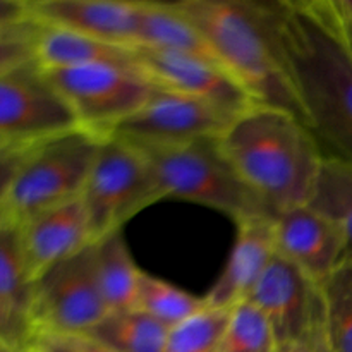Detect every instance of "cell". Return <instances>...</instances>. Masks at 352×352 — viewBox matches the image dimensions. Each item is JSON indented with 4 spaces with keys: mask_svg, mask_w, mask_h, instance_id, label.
Wrapping results in <instances>:
<instances>
[{
    "mask_svg": "<svg viewBox=\"0 0 352 352\" xmlns=\"http://www.w3.org/2000/svg\"><path fill=\"white\" fill-rule=\"evenodd\" d=\"M298 96L305 124L327 157L352 164V40L332 0L258 2Z\"/></svg>",
    "mask_w": 352,
    "mask_h": 352,
    "instance_id": "cell-1",
    "label": "cell"
},
{
    "mask_svg": "<svg viewBox=\"0 0 352 352\" xmlns=\"http://www.w3.org/2000/svg\"><path fill=\"white\" fill-rule=\"evenodd\" d=\"M223 155L274 217L308 205L325 151L294 113L254 105L219 138Z\"/></svg>",
    "mask_w": 352,
    "mask_h": 352,
    "instance_id": "cell-2",
    "label": "cell"
},
{
    "mask_svg": "<svg viewBox=\"0 0 352 352\" xmlns=\"http://www.w3.org/2000/svg\"><path fill=\"white\" fill-rule=\"evenodd\" d=\"M172 6L198 28L219 64L256 105L285 110L305 122L298 96L272 43L258 2L177 0Z\"/></svg>",
    "mask_w": 352,
    "mask_h": 352,
    "instance_id": "cell-3",
    "label": "cell"
},
{
    "mask_svg": "<svg viewBox=\"0 0 352 352\" xmlns=\"http://www.w3.org/2000/svg\"><path fill=\"white\" fill-rule=\"evenodd\" d=\"M136 148L143 151L150 165L155 203L165 198L198 203L226 213L236 223L274 217L234 170L219 138Z\"/></svg>",
    "mask_w": 352,
    "mask_h": 352,
    "instance_id": "cell-4",
    "label": "cell"
},
{
    "mask_svg": "<svg viewBox=\"0 0 352 352\" xmlns=\"http://www.w3.org/2000/svg\"><path fill=\"white\" fill-rule=\"evenodd\" d=\"M43 72L71 109L79 129L98 140H109L160 89L136 64H91Z\"/></svg>",
    "mask_w": 352,
    "mask_h": 352,
    "instance_id": "cell-5",
    "label": "cell"
},
{
    "mask_svg": "<svg viewBox=\"0 0 352 352\" xmlns=\"http://www.w3.org/2000/svg\"><path fill=\"white\" fill-rule=\"evenodd\" d=\"M102 141L74 129L34 144L3 201L6 208L23 222L43 210L81 198Z\"/></svg>",
    "mask_w": 352,
    "mask_h": 352,
    "instance_id": "cell-6",
    "label": "cell"
},
{
    "mask_svg": "<svg viewBox=\"0 0 352 352\" xmlns=\"http://www.w3.org/2000/svg\"><path fill=\"white\" fill-rule=\"evenodd\" d=\"M81 199L93 243L122 230L127 220L155 203L150 165L143 151L116 138L103 140Z\"/></svg>",
    "mask_w": 352,
    "mask_h": 352,
    "instance_id": "cell-7",
    "label": "cell"
},
{
    "mask_svg": "<svg viewBox=\"0 0 352 352\" xmlns=\"http://www.w3.org/2000/svg\"><path fill=\"white\" fill-rule=\"evenodd\" d=\"M109 313L96 277L93 244L33 284L30 320L36 336H85Z\"/></svg>",
    "mask_w": 352,
    "mask_h": 352,
    "instance_id": "cell-8",
    "label": "cell"
},
{
    "mask_svg": "<svg viewBox=\"0 0 352 352\" xmlns=\"http://www.w3.org/2000/svg\"><path fill=\"white\" fill-rule=\"evenodd\" d=\"M79 129L36 60L0 74V144L34 146Z\"/></svg>",
    "mask_w": 352,
    "mask_h": 352,
    "instance_id": "cell-9",
    "label": "cell"
},
{
    "mask_svg": "<svg viewBox=\"0 0 352 352\" xmlns=\"http://www.w3.org/2000/svg\"><path fill=\"white\" fill-rule=\"evenodd\" d=\"M234 119L236 117L212 103L160 88L110 138L127 141L134 146H170L220 138Z\"/></svg>",
    "mask_w": 352,
    "mask_h": 352,
    "instance_id": "cell-10",
    "label": "cell"
},
{
    "mask_svg": "<svg viewBox=\"0 0 352 352\" xmlns=\"http://www.w3.org/2000/svg\"><path fill=\"white\" fill-rule=\"evenodd\" d=\"M248 302L265 316L277 346L302 339L325 320L322 287L278 254L261 275Z\"/></svg>",
    "mask_w": 352,
    "mask_h": 352,
    "instance_id": "cell-11",
    "label": "cell"
},
{
    "mask_svg": "<svg viewBox=\"0 0 352 352\" xmlns=\"http://www.w3.org/2000/svg\"><path fill=\"white\" fill-rule=\"evenodd\" d=\"M138 67L162 89L182 93L237 117L256 103L219 64L195 55L134 47Z\"/></svg>",
    "mask_w": 352,
    "mask_h": 352,
    "instance_id": "cell-12",
    "label": "cell"
},
{
    "mask_svg": "<svg viewBox=\"0 0 352 352\" xmlns=\"http://www.w3.org/2000/svg\"><path fill=\"white\" fill-rule=\"evenodd\" d=\"M274 234L278 256L320 287L346 260V239L340 229L311 205L275 217Z\"/></svg>",
    "mask_w": 352,
    "mask_h": 352,
    "instance_id": "cell-13",
    "label": "cell"
},
{
    "mask_svg": "<svg viewBox=\"0 0 352 352\" xmlns=\"http://www.w3.org/2000/svg\"><path fill=\"white\" fill-rule=\"evenodd\" d=\"M30 12L41 26L133 48L140 30L141 0H30Z\"/></svg>",
    "mask_w": 352,
    "mask_h": 352,
    "instance_id": "cell-14",
    "label": "cell"
},
{
    "mask_svg": "<svg viewBox=\"0 0 352 352\" xmlns=\"http://www.w3.org/2000/svg\"><path fill=\"white\" fill-rule=\"evenodd\" d=\"M21 223L28 274L33 284L55 265L93 244L88 213L81 198L43 210Z\"/></svg>",
    "mask_w": 352,
    "mask_h": 352,
    "instance_id": "cell-15",
    "label": "cell"
},
{
    "mask_svg": "<svg viewBox=\"0 0 352 352\" xmlns=\"http://www.w3.org/2000/svg\"><path fill=\"white\" fill-rule=\"evenodd\" d=\"M274 219L256 217L236 223L237 234L229 260L208 294L203 296L206 308L232 309L248 301L277 254Z\"/></svg>",
    "mask_w": 352,
    "mask_h": 352,
    "instance_id": "cell-16",
    "label": "cell"
},
{
    "mask_svg": "<svg viewBox=\"0 0 352 352\" xmlns=\"http://www.w3.org/2000/svg\"><path fill=\"white\" fill-rule=\"evenodd\" d=\"M34 60L47 72L91 64H136L133 48L48 26H41L38 34Z\"/></svg>",
    "mask_w": 352,
    "mask_h": 352,
    "instance_id": "cell-17",
    "label": "cell"
},
{
    "mask_svg": "<svg viewBox=\"0 0 352 352\" xmlns=\"http://www.w3.org/2000/svg\"><path fill=\"white\" fill-rule=\"evenodd\" d=\"M134 47L179 52L219 64L205 36L172 6V2L141 0L140 30Z\"/></svg>",
    "mask_w": 352,
    "mask_h": 352,
    "instance_id": "cell-18",
    "label": "cell"
},
{
    "mask_svg": "<svg viewBox=\"0 0 352 352\" xmlns=\"http://www.w3.org/2000/svg\"><path fill=\"white\" fill-rule=\"evenodd\" d=\"M93 250L100 291L109 311H126L136 308L143 272L134 263L122 230L109 234L93 243Z\"/></svg>",
    "mask_w": 352,
    "mask_h": 352,
    "instance_id": "cell-19",
    "label": "cell"
},
{
    "mask_svg": "<svg viewBox=\"0 0 352 352\" xmlns=\"http://www.w3.org/2000/svg\"><path fill=\"white\" fill-rule=\"evenodd\" d=\"M0 298L30 320L33 282L24 256L23 223L6 205H0Z\"/></svg>",
    "mask_w": 352,
    "mask_h": 352,
    "instance_id": "cell-20",
    "label": "cell"
},
{
    "mask_svg": "<svg viewBox=\"0 0 352 352\" xmlns=\"http://www.w3.org/2000/svg\"><path fill=\"white\" fill-rule=\"evenodd\" d=\"M168 332L170 329L134 308L109 313L85 336L116 352H164Z\"/></svg>",
    "mask_w": 352,
    "mask_h": 352,
    "instance_id": "cell-21",
    "label": "cell"
},
{
    "mask_svg": "<svg viewBox=\"0 0 352 352\" xmlns=\"http://www.w3.org/2000/svg\"><path fill=\"white\" fill-rule=\"evenodd\" d=\"M308 205L339 227L346 239V260H352V164L325 157Z\"/></svg>",
    "mask_w": 352,
    "mask_h": 352,
    "instance_id": "cell-22",
    "label": "cell"
},
{
    "mask_svg": "<svg viewBox=\"0 0 352 352\" xmlns=\"http://www.w3.org/2000/svg\"><path fill=\"white\" fill-rule=\"evenodd\" d=\"M205 308V298H198L164 278L144 272L141 275L136 309L150 315L167 329H174Z\"/></svg>",
    "mask_w": 352,
    "mask_h": 352,
    "instance_id": "cell-23",
    "label": "cell"
},
{
    "mask_svg": "<svg viewBox=\"0 0 352 352\" xmlns=\"http://www.w3.org/2000/svg\"><path fill=\"white\" fill-rule=\"evenodd\" d=\"M322 296L330 352H352V260L330 275Z\"/></svg>",
    "mask_w": 352,
    "mask_h": 352,
    "instance_id": "cell-24",
    "label": "cell"
},
{
    "mask_svg": "<svg viewBox=\"0 0 352 352\" xmlns=\"http://www.w3.org/2000/svg\"><path fill=\"white\" fill-rule=\"evenodd\" d=\"M274 332L265 316L251 302L244 301L230 309L219 352H275Z\"/></svg>",
    "mask_w": 352,
    "mask_h": 352,
    "instance_id": "cell-25",
    "label": "cell"
},
{
    "mask_svg": "<svg viewBox=\"0 0 352 352\" xmlns=\"http://www.w3.org/2000/svg\"><path fill=\"white\" fill-rule=\"evenodd\" d=\"M230 309L205 308L170 329L164 352H219Z\"/></svg>",
    "mask_w": 352,
    "mask_h": 352,
    "instance_id": "cell-26",
    "label": "cell"
},
{
    "mask_svg": "<svg viewBox=\"0 0 352 352\" xmlns=\"http://www.w3.org/2000/svg\"><path fill=\"white\" fill-rule=\"evenodd\" d=\"M41 31L36 21L0 31V74L34 60V45Z\"/></svg>",
    "mask_w": 352,
    "mask_h": 352,
    "instance_id": "cell-27",
    "label": "cell"
},
{
    "mask_svg": "<svg viewBox=\"0 0 352 352\" xmlns=\"http://www.w3.org/2000/svg\"><path fill=\"white\" fill-rule=\"evenodd\" d=\"M36 332L33 325L24 315L10 308L2 298H0V342L9 346L10 349L19 352H31Z\"/></svg>",
    "mask_w": 352,
    "mask_h": 352,
    "instance_id": "cell-28",
    "label": "cell"
},
{
    "mask_svg": "<svg viewBox=\"0 0 352 352\" xmlns=\"http://www.w3.org/2000/svg\"><path fill=\"white\" fill-rule=\"evenodd\" d=\"M33 146H2L0 148V205H3L12 182Z\"/></svg>",
    "mask_w": 352,
    "mask_h": 352,
    "instance_id": "cell-29",
    "label": "cell"
},
{
    "mask_svg": "<svg viewBox=\"0 0 352 352\" xmlns=\"http://www.w3.org/2000/svg\"><path fill=\"white\" fill-rule=\"evenodd\" d=\"M275 352H330L329 339H327L325 320L315 327L308 336L302 339L294 340V342L277 346Z\"/></svg>",
    "mask_w": 352,
    "mask_h": 352,
    "instance_id": "cell-30",
    "label": "cell"
},
{
    "mask_svg": "<svg viewBox=\"0 0 352 352\" xmlns=\"http://www.w3.org/2000/svg\"><path fill=\"white\" fill-rule=\"evenodd\" d=\"M33 21L30 0H0V31L12 30Z\"/></svg>",
    "mask_w": 352,
    "mask_h": 352,
    "instance_id": "cell-31",
    "label": "cell"
},
{
    "mask_svg": "<svg viewBox=\"0 0 352 352\" xmlns=\"http://www.w3.org/2000/svg\"><path fill=\"white\" fill-rule=\"evenodd\" d=\"M43 336V333H41ZM62 344L69 352H116L103 344L96 342V340L89 339L88 336H67V337H58L52 336Z\"/></svg>",
    "mask_w": 352,
    "mask_h": 352,
    "instance_id": "cell-32",
    "label": "cell"
},
{
    "mask_svg": "<svg viewBox=\"0 0 352 352\" xmlns=\"http://www.w3.org/2000/svg\"><path fill=\"white\" fill-rule=\"evenodd\" d=\"M332 6L336 9L344 31L349 34L352 40V0H332Z\"/></svg>",
    "mask_w": 352,
    "mask_h": 352,
    "instance_id": "cell-33",
    "label": "cell"
},
{
    "mask_svg": "<svg viewBox=\"0 0 352 352\" xmlns=\"http://www.w3.org/2000/svg\"><path fill=\"white\" fill-rule=\"evenodd\" d=\"M31 352H69V351L65 349V347L62 346L55 337L41 336L40 333V336H36V339H34Z\"/></svg>",
    "mask_w": 352,
    "mask_h": 352,
    "instance_id": "cell-34",
    "label": "cell"
},
{
    "mask_svg": "<svg viewBox=\"0 0 352 352\" xmlns=\"http://www.w3.org/2000/svg\"><path fill=\"white\" fill-rule=\"evenodd\" d=\"M0 352H19V351L10 349L9 346H6V344H3V342H0Z\"/></svg>",
    "mask_w": 352,
    "mask_h": 352,
    "instance_id": "cell-35",
    "label": "cell"
},
{
    "mask_svg": "<svg viewBox=\"0 0 352 352\" xmlns=\"http://www.w3.org/2000/svg\"><path fill=\"white\" fill-rule=\"evenodd\" d=\"M0 148H2V144H0Z\"/></svg>",
    "mask_w": 352,
    "mask_h": 352,
    "instance_id": "cell-36",
    "label": "cell"
}]
</instances>
